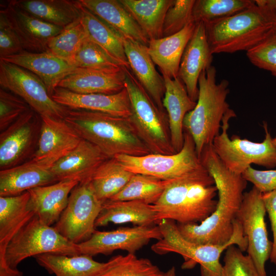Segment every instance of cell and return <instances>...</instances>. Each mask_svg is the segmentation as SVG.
<instances>
[{
  "label": "cell",
  "mask_w": 276,
  "mask_h": 276,
  "mask_svg": "<svg viewBox=\"0 0 276 276\" xmlns=\"http://www.w3.org/2000/svg\"><path fill=\"white\" fill-rule=\"evenodd\" d=\"M213 177L218 190L215 211L200 224L177 223L186 240L201 244L221 245L228 242L234 233V222L240 209L247 181L242 174L229 170L222 163L212 144L206 145L199 157Z\"/></svg>",
  "instance_id": "cell-1"
},
{
  "label": "cell",
  "mask_w": 276,
  "mask_h": 276,
  "mask_svg": "<svg viewBox=\"0 0 276 276\" xmlns=\"http://www.w3.org/2000/svg\"><path fill=\"white\" fill-rule=\"evenodd\" d=\"M217 195L215 181L205 168L170 180L153 204L157 224L163 220L179 224L201 222L215 211Z\"/></svg>",
  "instance_id": "cell-2"
},
{
  "label": "cell",
  "mask_w": 276,
  "mask_h": 276,
  "mask_svg": "<svg viewBox=\"0 0 276 276\" xmlns=\"http://www.w3.org/2000/svg\"><path fill=\"white\" fill-rule=\"evenodd\" d=\"M64 120L82 139L97 146L109 158L119 154L143 156L151 153L128 118L67 108Z\"/></svg>",
  "instance_id": "cell-3"
},
{
  "label": "cell",
  "mask_w": 276,
  "mask_h": 276,
  "mask_svg": "<svg viewBox=\"0 0 276 276\" xmlns=\"http://www.w3.org/2000/svg\"><path fill=\"white\" fill-rule=\"evenodd\" d=\"M212 53L246 52L276 27V11L255 4L234 15L204 24Z\"/></svg>",
  "instance_id": "cell-4"
},
{
  "label": "cell",
  "mask_w": 276,
  "mask_h": 276,
  "mask_svg": "<svg viewBox=\"0 0 276 276\" xmlns=\"http://www.w3.org/2000/svg\"><path fill=\"white\" fill-rule=\"evenodd\" d=\"M216 74L213 65L201 72L196 106L183 120V130L192 137L199 158L204 148L220 134L222 119L230 109L226 101L229 82L225 79L217 82Z\"/></svg>",
  "instance_id": "cell-5"
},
{
  "label": "cell",
  "mask_w": 276,
  "mask_h": 276,
  "mask_svg": "<svg viewBox=\"0 0 276 276\" xmlns=\"http://www.w3.org/2000/svg\"><path fill=\"white\" fill-rule=\"evenodd\" d=\"M157 225L162 238L152 245V250L158 255L170 252L180 255L185 260L182 265L183 269H191L199 264L201 276H221L223 265L220 262V258L229 246L236 245L243 252L247 250V239L236 219L234 222L232 237L228 242L221 245L197 244L186 240L173 220H163Z\"/></svg>",
  "instance_id": "cell-6"
},
{
  "label": "cell",
  "mask_w": 276,
  "mask_h": 276,
  "mask_svg": "<svg viewBox=\"0 0 276 276\" xmlns=\"http://www.w3.org/2000/svg\"><path fill=\"white\" fill-rule=\"evenodd\" d=\"M125 87L131 113L128 118L136 133L151 153L173 154L167 114L160 110L130 68L125 69Z\"/></svg>",
  "instance_id": "cell-7"
},
{
  "label": "cell",
  "mask_w": 276,
  "mask_h": 276,
  "mask_svg": "<svg viewBox=\"0 0 276 276\" xmlns=\"http://www.w3.org/2000/svg\"><path fill=\"white\" fill-rule=\"evenodd\" d=\"M235 111L229 109L222 120L221 132L214 140L213 149L224 165L231 171L242 173L254 164L268 169L276 167V145L273 142L266 122H263L265 138L255 143L238 136L228 135L229 121L236 117Z\"/></svg>",
  "instance_id": "cell-8"
},
{
  "label": "cell",
  "mask_w": 276,
  "mask_h": 276,
  "mask_svg": "<svg viewBox=\"0 0 276 276\" xmlns=\"http://www.w3.org/2000/svg\"><path fill=\"white\" fill-rule=\"evenodd\" d=\"M43 254L66 256L80 255L78 244L69 241L54 227L41 223L34 216L10 241L5 262L14 270L24 259Z\"/></svg>",
  "instance_id": "cell-9"
},
{
  "label": "cell",
  "mask_w": 276,
  "mask_h": 276,
  "mask_svg": "<svg viewBox=\"0 0 276 276\" xmlns=\"http://www.w3.org/2000/svg\"><path fill=\"white\" fill-rule=\"evenodd\" d=\"M181 150L173 154L150 153L143 156L119 154L114 157L133 174L148 175L166 181L179 178L205 169L198 157L193 139L183 130Z\"/></svg>",
  "instance_id": "cell-10"
},
{
  "label": "cell",
  "mask_w": 276,
  "mask_h": 276,
  "mask_svg": "<svg viewBox=\"0 0 276 276\" xmlns=\"http://www.w3.org/2000/svg\"><path fill=\"white\" fill-rule=\"evenodd\" d=\"M90 181L79 183L73 189L66 207L53 227L76 244L87 240L96 231L95 222L103 204Z\"/></svg>",
  "instance_id": "cell-11"
},
{
  "label": "cell",
  "mask_w": 276,
  "mask_h": 276,
  "mask_svg": "<svg viewBox=\"0 0 276 276\" xmlns=\"http://www.w3.org/2000/svg\"><path fill=\"white\" fill-rule=\"evenodd\" d=\"M0 85L24 100L41 117L64 119L67 108L56 102L42 81L29 71L0 60Z\"/></svg>",
  "instance_id": "cell-12"
},
{
  "label": "cell",
  "mask_w": 276,
  "mask_h": 276,
  "mask_svg": "<svg viewBox=\"0 0 276 276\" xmlns=\"http://www.w3.org/2000/svg\"><path fill=\"white\" fill-rule=\"evenodd\" d=\"M266 213L262 193L253 186L250 191L244 193L236 219L247 239V255L260 276H267L265 264L269 259L272 248L265 220Z\"/></svg>",
  "instance_id": "cell-13"
},
{
  "label": "cell",
  "mask_w": 276,
  "mask_h": 276,
  "mask_svg": "<svg viewBox=\"0 0 276 276\" xmlns=\"http://www.w3.org/2000/svg\"><path fill=\"white\" fill-rule=\"evenodd\" d=\"M41 126V116L31 108L1 132V170L31 159L37 147Z\"/></svg>",
  "instance_id": "cell-14"
},
{
  "label": "cell",
  "mask_w": 276,
  "mask_h": 276,
  "mask_svg": "<svg viewBox=\"0 0 276 276\" xmlns=\"http://www.w3.org/2000/svg\"><path fill=\"white\" fill-rule=\"evenodd\" d=\"M158 225L122 227L111 231H96L87 240L78 244L80 254L94 256L109 255L116 250L134 254L152 239L160 240Z\"/></svg>",
  "instance_id": "cell-15"
},
{
  "label": "cell",
  "mask_w": 276,
  "mask_h": 276,
  "mask_svg": "<svg viewBox=\"0 0 276 276\" xmlns=\"http://www.w3.org/2000/svg\"><path fill=\"white\" fill-rule=\"evenodd\" d=\"M41 118L37 147L30 160L50 169L73 151L82 139L64 119Z\"/></svg>",
  "instance_id": "cell-16"
},
{
  "label": "cell",
  "mask_w": 276,
  "mask_h": 276,
  "mask_svg": "<svg viewBox=\"0 0 276 276\" xmlns=\"http://www.w3.org/2000/svg\"><path fill=\"white\" fill-rule=\"evenodd\" d=\"M17 35L24 50L30 52L48 51L49 41L63 28L44 21L22 10L10 1L2 9Z\"/></svg>",
  "instance_id": "cell-17"
},
{
  "label": "cell",
  "mask_w": 276,
  "mask_h": 276,
  "mask_svg": "<svg viewBox=\"0 0 276 276\" xmlns=\"http://www.w3.org/2000/svg\"><path fill=\"white\" fill-rule=\"evenodd\" d=\"M213 55L207 39L205 25L201 21L197 22L183 53L178 75L189 96L195 102L198 97L200 75L212 65Z\"/></svg>",
  "instance_id": "cell-18"
},
{
  "label": "cell",
  "mask_w": 276,
  "mask_h": 276,
  "mask_svg": "<svg viewBox=\"0 0 276 276\" xmlns=\"http://www.w3.org/2000/svg\"><path fill=\"white\" fill-rule=\"evenodd\" d=\"M30 194L0 196V276H20L19 270L9 268L5 262L6 248L15 235L34 216L28 208Z\"/></svg>",
  "instance_id": "cell-19"
},
{
  "label": "cell",
  "mask_w": 276,
  "mask_h": 276,
  "mask_svg": "<svg viewBox=\"0 0 276 276\" xmlns=\"http://www.w3.org/2000/svg\"><path fill=\"white\" fill-rule=\"evenodd\" d=\"M51 97L56 102L70 109L98 111L126 118L131 113L130 99L125 87L112 95L80 94L57 87Z\"/></svg>",
  "instance_id": "cell-20"
},
{
  "label": "cell",
  "mask_w": 276,
  "mask_h": 276,
  "mask_svg": "<svg viewBox=\"0 0 276 276\" xmlns=\"http://www.w3.org/2000/svg\"><path fill=\"white\" fill-rule=\"evenodd\" d=\"M109 158L97 146L82 139L70 153L55 163L50 170L57 181L90 180L98 167Z\"/></svg>",
  "instance_id": "cell-21"
},
{
  "label": "cell",
  "mask_w": 276,
  "mask_h": 276,
  "mask_svg": "<svg viewBox=\"0 0 276 276\" xmlns=\"http://www.w3.org/2000/svg\"><path fill=\"white\" fill-rule=\"evenodd\" d=\"M0 60L18 65L32 72L45 85L51 96L59 82L78 68L71 62L49 51L35 53L26 51Z\"/></svg>",
  "instance_id": "cell-22"
},
{
  "label": "cell",
  "mask_w": 276,
  "mask_h": 276,
  "mask_svg": "<svg viewBox=\"0 0 276 276\" xmlns=\"http://www.w3.org/2000/svg\"><path fill=\"white\" fill-rule=\"evenodd\" d=\"M79 183L75 180H63L31 189L28 191V208L41 223L51 226L59 220L72 191Z\"/></svg>",
  "instance_id": "cell-23"
},
{
  "label": "cell",
  "mask_w": 276,
  "mask_h": 276,
  "mask_svg": "<svg viewBox=\"0 0 276 276\" xmlns=\"http://www.w3.org/2000/svg\"><path fill=\"white\" fill-rule=\"evenodd\" d=\"M123 43L131 71L158 108L164 111V80L156 71L147 47L124 37Z\"/></svg>",
  "instance_id": "cell-24"
},
{
  "label": "cell",
  "mask_w": 276,
  "mask_h": 276,
  "mask_svg": "<svg viewBox=\"0 0 276 276\" xmlns=\"http://www.w3.org/2000/svg\"><path fill=\"white\" fill-rule=\"evenodd\" d=\"M162 74L165 86L163 106L167 112L171 142L177 153L182 149L184 142V118L187 113L195 108L196 102L191 99L178 77L171 79Z\"/></svg>",
  "instance_id": "cell-25"
},
{
  "label": "cell",
  "mask_w": 276,
  "mask_h": 276,
  "mask_svg": "<svg viewBox=\"0 0 276 276\" xmlns=\"http://www.w3.org/2000/svg\"><path fill=\"white\" fill-rule=\"evenodd\" d=\"M196 26V23L192 21L173 35L150 40L147 47L148 53L162 74L171 79L178 77L183 53Z\"/></svg>",
  "instance_id": "cell-26"
},
{
  "label": "cell",
  "mask_w": 276,
  "mask_h": 276,
  "mask_svg": "<svg viewBox=\"0 0 276 276\" xmlns=\"http://www.w3.org/2000/svg\"><path fill=\"white\" fill-rule=\"evenodd\" d=\"M125 68L120 72L108 73L78 67L63 79L57 87L80 94H115L125 88Z\"/></svg>",
  "instance_id": "cell-27"
},
{
  "label": "cell",
  "mask_w": 276,
  "mask_h": 276,
  "mask_svg": "<svg viewBox=\"0 0 276 276\" xmlns=\"http://www.w3.org/2000/svg\"><path fill=\"white\" fill-rule=\"evenodd\" d=\"M57 182L50 169L30 160L0 171V196L18 195L31 189Z\"/></svg>",
  "instance_id": "cell-28"
},
{
  "label": "cell",
  "mask_w": 276,
  "mask_h": 276,
  "mask_svg": "<svg viewBox=\"0 0 276 276\" xmlns=\"http://www.w3.org/2000/svg\"><path fill=\"white\" fill-rule=\"evenodd\" d=\"M121 35L148 46L150 39L118 0H79Z\"/></svg>",
  "instance_id": "cell-29"
},
{
  "label": "cell",
  "mask_w": 276,
  "mask_h": 276,
  "mask_svg": "<svg viewBox=\"0 0 276 276\" xmlns=\"http://www.w3.org/2000/svg\"><path fill=\"white\" fill-rule=\"evenodd\" d=\"M127 222L142 226L157 224L156 214L153 204L139 200H108L102 205L95 222V227L105 226L109 223Z\"/></svg>",
  "instance_id": "cell-30"
},
{
  "label": "cell",
  "mask_w": 276,
  "mask_h": 276,
  "mask_svg": "<svg viewBox=\"0 0 276 276\" xmlns=\"http://www.w3.org/2000/svg\"><path fill=\"white\" fill-rule=\"evenodd\" d=\"M13 1L19 8L31 15L63 28L80 16L79 0Z\"/></svg>",
  "instance_id": "cell-31"
},
{
  "label": "cell",
  "mask_w": 276,
  "mask_h": 276,
  "mask_svg": "<svg viewBox=\"0 0 276 276\" xmlns=\"http://www.w3.org/2000/svg\"><path fill=\"white\" fill-rule=\"evenodd\" d=\"M150 40L163 37L165 15L174 0H118Z\"/></svg>",
  "instance_id": "cell-32"
},
{
  "label": "cell",
  "mask_w": 276,
  "mask_h": 276,
  "mask_svg": "<svg viewBox=\"0 0 276 276\" xmlns=\"http://www.w3.org/2000/svg\"><path fill=\"white\" fill-rule=\"evenodd\" d=\"M37 262L55 276H96L109 262L101 263L87 255L66 256L43 254L35 257Z\"/></svg>",
  "instance_id": "cell-33"
},
{
  "label": "cell",
  "mask_w": 276,
  "mask_h": 276,
  "mask_svg": "<svg viewBox=\"0 0 276 276\" xmlns=\"http://www.w3.org/2000/svg\"><path fill=\"white\" fill-rule=\"evenodd\" d=\"M80 10V19L87 38L130 68L123 36L81 4Z\"/></svg>",
  "instance_id": "cell-34"
},
{
  "label": "cell",
  "mask_w": 276,
  "mask_h": 276,
  "mask_svg": "<svg viewBox=\"0 0 276 276\" xmlns=\"http://www.w3.org/2000/svg\"><path fill=\"white\" fill-rule=\"evenodd\" d=\"M133 175L113 157L98 167L90 182L98 198L104 203L120 192Z\"/></svg>",
  "instance_id": "cell-35"
},
{
  "label": "cell",
  "mask_w": 276,
  "mask_h": 276,
  "mask_svg": "<svg viewBox=\"0 0 276 276\" xmlns=\"http://www.w3.org/2000/svg\"><path fill=\"white\" fill-rule=\"evenodd\" d=\"M169 181L148 175L134 174L123 189L109 200H139L153 204L159 198Z\"/></svg>",
  "instance_id": "cell-36"
},
{
  "label": "cell",
  "mask_w": 276,
  "mask_h": 276,
  "mask_svg": "<svg viewBox=\"0 0 276 276\" xmlns=\"http://www.w3.org/2000/svg\"><path fill=\"white\" fill-rule=\"evenodd\" d=\"M71 63L76 67L118 73L126 66L88 38L74 55Z\"/></svg>",
  "instance_id": "cell-37"
},
{
  "label": "cell",
  "mask_w": 276,
  "mask_h": 276,
  "mask_svg": "<svg viewBox=\"0 0 276 276\" xmlns=\"http://www.w3.org/2000/svg\"><path fill=\"white\" fill-rule=\"evenodd\" d=\"M255 4L252 0H197L193 9L196 23L206 24L239 13Z\"/></svg>",
  "instance_id": "cell-38"
},
{
  "label": "cell",
  "mask_w": 276,
  "mask_h": 276,
  "mask_svg": "<svg viewBox=\"0 0 276 276\" xmlns=\"http://www.w3.org/2000/svg\"><path fill=\"white\" fill-rule=\"evenodd\" d=\"M108 266L96 276H164L149 259L137 258L134 254L118 255L108 261Z\"/></svg>",
  "instance_id": "cell-39"
},
{
  "label": "cell",
  "mask_w": 276,
  "mask_h": 276,
  "mask_svg": "<svg viewBox=\"0 0 276 276\" xmlns=\"http://www.w3.org/2000/svg\"><path fill=\"white\" fill-rule=\"evenodd\" d=\"M87 38L85 30L79 17L63 28L59 34L49 41L48 51L71 62Z\"/></svg>",
  "instance_id": "cell-40"
},
{
  "label": "cell",
  "mask_w": 276,
  "mask_h": 276,
  "mask_svg": "<svg viewBox=\"0 0 276 276\" xmlns=\"http://www.w3.org/2000/svg\"><path fill=\"white\" fill-rule=\"evenodd\" d=\"M195 0H174L165 15L163 25V37L181 31L193 21V9Z\"/></svg>",
  "instance_id": "cell-41"
},
{
  "label": "cell",
  "mask_w": 276,
  "mask_h": 276,
  "mask_svg": "<svg viewBox=\"0 0 276 276\" xmlns=\"http://www.w3.org/2000/svg\"><path fill=\"white\" fill-rule=\"evenodd\" d=\"M250 62L276 77V28L261 42L246 52Z\"/></svg>",
  "instance_id": "cell-42"
},
{
  "label": "cell",
  "mask_w": 276,
  "mask_h": 276,
  "mask_svg": "<svg viewBox=\"0 0 276 276\" xmlns=\"http://www.w3.org/2000/svg\"><path fill=\"white\" fill-rule=\"evenodd\" d=\"M221 276H260L251 258L235 245L225 252Z\"/></svg>",
  "instance_id": "cell-43"
},
{
  "label": "cell",
  "mask_w": 276,
  "mask_h": 276,
  "mask_svg": "<svg viewBox=\"0 0 276 276\" xmlns=\"http://www.w3.org/2000/svg\"><path fill=\"white\" fill-rule=\"evenodd\" d=\"M31 109L28 104L14 94L0 89V130H4Z\"/></svg>",
  "instance_id": "cell-44"
},
{
  "label": "cell",
  "mask_w": 276,
  "mask_h": 276,
  "mask_svg": "<svg viewBox=\"0 0 276 276\" xmlns=\"http://www.w3.org/2000/svg\"><path fill=\"white\" fill-rule=\"evenodd\" d=\"M24 51L20 41L10 24L5 12L0 11V58Z\"/></svg>",
  "instance_id": "cell-45"
},
{
  "label": "cell",
  "mask_w": 276,
  "mask_h": 276,
  "mask_svg": "<svg viewBox=\"0 0 276 276\" xmlns=\"http://www.w3.org/2000/svg\"><path fill=\"white\" fill-rule=\"evenodd\" d=\"M242 175L262 193L276 190L275 170H258L250 166Z\"/></svg>",
  "instance_id": "cell-46"
},
{
  "label": "cell",
  "mask_w": 276,
  "mask_h": 276,
  "mask_svg": "<svg viewBox=\"0 0 276 276\" xmlns=\"http://www.w3.org/2000/svg\"><path fill=\"white\" fill-rule=\"evenodd\" d=\"M262 198L269 219L272 233V248L269 259L276 267V190L262 193Z\"/></svg>",
  "instance_id": "cell-47"
},
{
  "label": "cell",
  "mask_w": 276,
  "mask_h": 276,
  "mask_svg": "<svg viewBox=\"0 0 276 276\" xmlns=\"http://www.w3.org/2000/svg\"><path fill=\"white\" fill-rule=\"evenodd\" d=\"M164 276H177L175 267L172 266L166 272H165Z\"/></svg>",
  "instance_id": "cell-48"
},
{
  "label": "cell",
  "mask_w": 276,
  "mask_h": 276,
  "mask_svg": "<svg viewBox=\"0 0 276 276\" xmlns=\"http://www.w3.org/2000/svg\"><path fill=\"white\" fill-rule=\"evenodd\" d=\"M273 142L274 144L276 145V137L275 138H273Z\"/></svg>",
  "instance_id": "cell-49"
},
{
  "label": "cell",
  "mask_w": 276,
  "mask_h": 276,
  "mask_svg": "<svg viewBox=\"0 0 276 276\" xmlns=\"http://www.w3.org/2000/svg\"><path fill=\"white\" fill-rule=\"evenodd\" d=\"M276 28V27H275Z\"/></svg>",
  "instance_id": "cell-50"
}]
</instances>
